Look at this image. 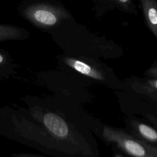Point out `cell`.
<instances>
[{
  "instance_id": "8",
  "label": "cell",
  "mask_w": 157,
  "mask_h": 157,
  "mask_svg": "<svg viewBox=\"0 0 157 157\" xmlns=\"http://www.w3.org/2000/svg\"><path fill=\"white\" fill-rule=\"evenodd\" d=\"M23 30L17 26L0 23V42L21 40L24 36Z\"/></svg>"
},
{
  "instance_id": "12",
  "label": "cell",
  "mask_w": 157,
  "mask_h": 157,
  "mask_svg": "<svg viewBox=\"0 0 157 157\" xmlns=\"http://www.w3.org/2000/svg\"><path fill=\"white\" fill-rule=\"evenodd\" d=\"M6 63H7V57H6V56L4 53L0 52V65L4 64Z\"/></svg>"
},
{
  "instance_id": "6",
  "label": "cell",
  "mask_w": 157,
  "mask_h": 157,
  "mask_svg": "<svg viewBox=\"0 0 157 157\" xmlns=\"http://www.w3.org/2000/svg\"><path fill=\"white\" fill-rule=\"evenodd\" d=\"M137 94L147 96L152 100H157V78H128L124 83Z\"/></svg>"
},
{
  "instance_id": "11",
  "label": "cell",
  "mask_w": 157,
  "mask_h": 157,
  "mask_svg": "<svg viewBox=\"0 0 157 157\" xmlns=\"http://www.w3.org/2000/svg\"><path fill=\"white\" fill-rule=\"evenodd\" d=\"M113 153L112 157H124V156L123 155L122 153L120 151H119L118 150L115 148H113Z\"/></svg>"
},
{
  "instance_id": "5",
  "label": "cell",
  "mask_w": 157,
  "mask_h": 157,
  "mask_svg": "<svg viewBox=\"0 0 157 157\" xmlns=\"http://www.w3.org/2000/svg\"><path fill=\"white\" fill-rule=\"evenodd\" d=\"M40 123L49 131L51 135L59 140H67L69 137L70 131L68 125L60 116L53 112L45 113L39 117Z\"/></svg>"
},
{
  "instance_id": "7",
  "label": "cell",
  "mask_w": 157,
  "mask_h": 157,
  "mask_svg": "<svg viewBox=\"0 0 157 157\" xmlns=\"http://www.w3.org/2000/svg\"><path fill=\"white\" fill-rule=\"evenodd\" d=\"M147 23L153 33L157 36V12L156 2L155 0H141Z\"/></svg>"
},
{
  "instance_id": "13",
  "label": "cell",
  "mask_w": 157,
  "mask_h": 157,
  "mask_svg": "<svg viewBox=\"0 0 157 157\" xmlns=\"http://www.w3.org/2000/svg\"><path fill=\"white\" fill-rule=\"evenodd\" d=\"M118 1L122 3H125V2H127L129 0H118Z\"/></svg>"
},
{
  "instance_id": "4",
  "label": "cell",
  "mask_w": 157,
  "mask_h": 157,
  "mask_svg": "<svg viewBox=\"0 0 157 157\" xmlns=\"http://www.w3.org/2000/svg\"><path fill=\"white\" fill-rule=\"evenodd\" d=\"M126 123L125 130L128 132L148 144L157 147V132L155 128L132 117L126 118Z\"/></svg>"
},
{
  "instance_id": "2",
  "label": "cell",
  "mask_w": 157,
  "mask_h": 157,
  "mask_svg": "<svg viewBox=\"0 0 157 157\" xmlns=\"http://www.w3.org/2000/svg\"><path fill=\"white\" fill-rule=\"evenodd\" d=\"M63 61L66 65L78 74L88 77L90 80L104 85L112 89L124 90V82L120 80L112 72L103 68L78 58L64 57Z\"/></svg>"
},
{
  "instance_id": "1",
  "label": "cell",
  "mask_w": 157,
  "mask_h": 157,
  "mask_svg": "<svg viewBox=\"0 0 157 157\" xmlns=\"http://www.w3.org/2000/svg\"><path fill=\"white\" fill-rule=\"evenodd\" d=\"M100 134L107 144L129 157H157V147L139 139L125 129L104 124Z\"/></svg>"
},
{
  "instance_id": "10",
  "label": "cell",
  "mask_w": 157,
  "mask_h": 157,
  "mask_svg": "<svg viewBox=\"0 0 157 157\" xmlns=\"http://www.w3.org/2000/svg\"><path fill=\"white\" fill-rule=\"evenodd\" d=\"M12 156L13 157H45L44 156L29 153H13Z\"/></svg>"
},
{
  "instance_id": "9",
  "label": "cell",
  "mask_w": 157,
  "mask_h": 157,
  "mask_svg": "<svg viewBox=\"0 0 157 157\" xmlns=\"http://www.w3.org/2000/svg\"><path fill=\"white\" fill-rule=\"evenodd\" d=\"M145 75L147 78H157V69L156 66H153L150 68L148 71H146Z\"/></svg>"
},
{
  "instance_id": "3",
  "label": "cell",
  "mask_w": 157,
  "mask_h": 157,
  "mask_svg": "<svg viewBox=\"0 0 157 157\" xmlns=\"http://www.w3.org/2000/svg\"><path fill=\"white\" fill-rule=\"evenodd\" d=\"M23 16L35 25L51 26L57 24L64 13L52 7L42 5L29 6L22 11Z\"/></svg>"
}]
</instances>
